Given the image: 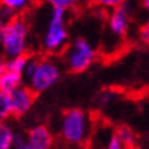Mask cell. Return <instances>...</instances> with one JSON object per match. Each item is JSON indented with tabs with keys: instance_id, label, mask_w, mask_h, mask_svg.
Here are the masks:
<instances>
[{
	"instance_id": "obj_1",
	"label": "cell",
	"mask_w": 149,
	"mask_h": 149,
	"mask_svg": "<svg viewBox=\"0 0 149 149\" xmlns=\"http://www.w3.org/2000/svg\"><path fill=\"white\" fill-rule=\"evenodd\" d=\"M93 130V121L89 113L81 109H69L63 113L59 133L63 141L70 145L86 144Z\"/></svg>"
},
{
	"instance_id": "obj_2",
	"label": "cell",
	"mask_w": 149,
	"mask_h": 149,
	"mask_svg": "<svg viewBox=\"0 0 149 149\" xmlns=\"http://www.w3.org/2000/svg\"><path fill=\"white\" fill-rule=\"evenodd\" d=\"M28 45V26L23 17L15 16L6 22L0 36V46L7 58L24 55Z\"/></svg>"
},
{
	"instance_id": "obj_3",
	"label": "cell",
	"mask_w": 149,
	"mask_h": 149,
	"mask_svg": "<svg viewBox=\"0 0 149 149\" xmlns=\"http://www.w3.org/2000/svg\"><path fill=\"white\" fill-rule=\"evenodd\" d=\"M69 39L66 27V11L52 8L46 34L43 35V47L49 52H59L65 49Z\"/></svg>"
},
{
	"instance_id": "obj_4",
	"label": "cell",
	"mask_w": 149,
	"mask_h": 149,
	"mask_svg": "<svg viewBox=\"0 0 149 149\" xmlns=\"http://www.w3.org/2000/svg\"><path fill=\"white\" fill-rule=\"evenodd\" d=\"M97 52L91 43L83 38H78L65 51V63L71 73H82L95 61Z\"/></svg>"
},
{
	"instance_id": "obj_5",
	"label": "cell",
	"mask_w": 149,
	"mask_h": 149,
	"mask_svg": "<svg viewBox=\"0 0 149 149\" xmlns=\"http://www.w3.org/2000/svg\"><path fill=\"white\" fill-rule=\"evenodd\" d=\"M59 77H61V69L55 61L49 58H39L36 69L27 81V83L28 87L35 94H38L54 86L58 82Z\"/></svg>"
},
{
	"instance_id": "obj_6",
	"label": "cell",
	"mask_w": 149,
	"mask_h": 149,
	"mask_svg": "<svg viewBox=\"0 0 149 149\" xmlns=\"http://www.w3.org/2000/svg\"><path fill=\"white\" fill-rule=\"evenodd\" d=\"M8 95L11 100L12 116H16V117L24 116L32 108L35 101V93L28 86H23V85Z\"/></svg>"
},
{
	"instance_id": "obj_7",
	"label": "cell",
	"mask_w": 149,
	"mask_h": 149,
	"mask_svg": "<svg viewBox=\"0 0 149 149\" xmlns=\"http://www.w3.org/2000/svg\"><path fill=\"white\" fill-rule=\"evenodd\" d=\"M130 12H132V8H129V4L126 1H124L122 6L111 11L109 15V30L111 34L121 38L128 32Z\"/></svg>"
},
{
	"instance_id": "obj_8",
	"label": "cell",
	"mask_w": 149,
	"mask_h": 149,
	"mask_svg": "<svg viewBox=\"0 0 149 149\" xmlns=\"http://www.w3.org/2000/svg\"><path fill=\"white\" fill-rule=\"evenodd\" d=\"M26 141L32 149H51L54 136L46 125H38L30 129Z\"/></svg>"
},
{
	"instance_id": "obj_9",
	"label": "cell",
	"mask_w": 149,
	"mask_h": 149,
	"mask_svg": "<svg viewBox=\"0 0 149 149\" xmlns=\"http://www.w3.org/2000/svg\"><path fill=\"white\" fill-rule=\"evenodd\" d=\"M23 83V75L16 73L6 71L3 75L0 77V93L11 94L16 89L22 86Z\"/></svg>"
},
{
	"instance_id": "obj_10",
	"label": "cell",
	"mask_w": 149,
	"mask_h": 149,
	"mask_svg": "<svg viewBox=\"0 0 149 149\" xmlns=\"http://www.w3.org/2000/svg\"><path fill=\"white\" fill-rule=\"evenodd\" d=\"M116 137L122 144L124 148H133L136 145V140H137L134 132L128 126H120L116 129Z\"/></svg>"
},
{
	"instance_id": "obj_11",
	"label": "cell",
	"mask_w": 149,
	"mask_h": 149,
	"mask_svg": "<svg viewBox=\"0 0 149 149\" xmlns=\"http://www.w3.org/2000/svg\"><path fill=\"white\" fill-rule=\"evenodd\" d=\"M15 132L7 122H0V149H12Z\"/></svg>"
},
{
	"instance_id": "obj_12",
	"label": "cell",
	"mask_w": 149,
	"mask_h": 149,
	"mask_svg": "<svg viewBox=\"0 0 149 149\" xmlns=\"http://www.w3.org/2000/svg\"><path fill=\"white\" fill-rule=\"evenodd\" d=\"M28 61V55H19L14 56V58H8L6 61V71H11V73L16 74H23V70L26 67V63Z\"/></svg>"
},
{
	"instance_id": "obj_13",
	"label": "cell",
	"mask_w": 149,
	"mask_h": 149,
	"mask_svg": "<svg viewBox=\"0 0 149 149\" xmlns=\"http://www.w3.org/2000/svg\"><path fill=\"white\" fill-rule=\"evenodd\" d=\"M12 116L11 100L8 94L0 93V122H6Z\"/></svg>"
},
{
	"instance_id": "obj_14",
	"label": "cell",
	"mask_w": 149,
	"mask_h": 149,
	"mask_svg": "<svg viewBox=\"0 0 149 149\" xmlns=\"http://www.w3.org/2000/svg\"><path fill=\"white\" fill-rule=\"evenodd\" d=\"M0 1L3 4V7L10 8L14 12H17V11L24 10L31 0H0Z\"/></svg>"
},
{
	"instance_id": "obj_15",
	"label": "cell",
	"mask_w": 149,
	"mask_h": 149,
	"mask_svg": "<svg viewBox=\"0 0 149 149\" xmlns=\"http://www.w3.org/2000/svg\"><path fill=\"white\" fill-rule=\"evenodd\" d=\"M46 3L49 4L51 8H58V10L67 11L70 8L75 7L77 0H46Z\"/></svg>"
},
{
	"instance_id": "obj_16",
	"label": "cell",
	"mask_w": 149,
	"mask_h": 149,
	"mask_svg": "<svg viewBox=\"0 0 149 149\" xmlns=\"http://www.w3.org/2000/svg\"><path fill=\"white\" fill-rule=\"evenodd\" d=\"M38 61H39V58H36V56H28V61H27V63H26L23 74H22V75H23V79H26V81L30 79V77L34 74L35 69H36Z\"/></svg>"
},
{
	"instance_id": "obj_17",
	"label": "cell",
	"mask_w": 149,
	"mask_h": 149,
	"mask_svg": "<svg viewBox=\"0 0 149 149\" xmlns=\"http://www.w3.org/2000/svg\"><path fill=\"white\" fill-rule=\"evenodd\" d=\"M95 6L98 7H102V8H106V10H114V8L120 7L124 4L125 0H91Z\"/></svg>"
},
{
	"instance_id": "obj_18",
	"label": "cell",
	"mask_w": 149,
	"mask_h": 149,
	"mask_svg": "<svg viewBox=\"0 0 149 149\" xmlns=\"http://www.w3.org/2000/svg\"><path fill=\"white\" fill-rule=\"evenodd\" d=\"M12 149H32V148L27 144L24 136L19 134V133H15V136H14V146H12Z\"/></svg>"
},
{
	"instance_id": "obj_19",
	"label": "cell",
	"mask_w": 149,
	"mask_h": 149,
	"mask_svg": "<svg viewBox=\"0 0 149 149\" xmlns=\"http://www.w3.org/2000/svg\"><path fill=\"white\" fill-rule=\"evenodd\" d=\"M140 40L145 45H149V20L140 30Z\"/></svg>"
},
{
	"instance_id": "obj_20",
	"label": "cell",
	"mask_w": 149,
	"mask_h": 149,
	"mask_svg": "<svg viewBox=\"0 0 149 149\" xmlns=\"http://www.w3.org/2000/svg\"><path fill=\"white\" fill-rule=\"evenodd\" d=\"M102 149H125V148L122 146V144L118 141V139L116 137V134H114V136H113V139H111Z\"/></svg>"
},
{
	"instance_id": "obj_21",
	"label": "cell",
	"mask_w": 149,
	"mask_h": 149,
	"mask_svg": "<svg viewBox=\"0 0 149 149\" xmlns=\"http://www.w3.org/2000/svg\"><path fill=\"white\" fill-rule=\"evenodd\" d=\"M6 73V61L0 58V77Z\"/></svg>"
},
{
	"instance_id": "obj_22",
	"label": "cell",
	"mask_w": 149,
	"mask_h": 149,
	"mask_svg": "<svg viewBox=\"0 0 149 149\" xmlns=\"http://www.w3.org/2000/svg\"><path fill=\"white\" fill-rule=\"evenodd\" d=\"M142 6H144L145 11L149 14V0H142Z\"/></svg>"
},
{
	"instance_id": "obj_23",
	"label": "cell",
	"mask_w": 149,
	"mask_h": 149,
	"mask_svg": "<svg viewBox=\"0 0 149 149\" xmlns=\"http://www.w3.org/2000/svg\"><path fill=\"white\" fill-rule=\"evenodd\" d=\"M4 23H6V22H4V20H3V19H1V17H0V36H1V31H3Z\"/></svg>"
}]
</instances>
